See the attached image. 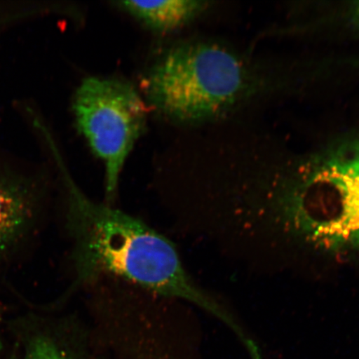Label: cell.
Instances as JSON below:
<instances>
[{"label":"cell","instance_id":"obj_5","mask_svg":"<svg viewBox=\"0 0 359 359\" xmlns=\"http://www.w3.org/2000/svg\"><path fill=\"white\" fill-rule=\"evenodd\" d=\"M112 4L148 29L163 34L189 25L208 8V2L201 0L116 1Z\"/></svg>","mask_w":359,"mask_h":359},{"label":"cell","instance_id":"obj_2","mask_svg":"<svg viewBox=\"0 0 359 359\" xmlns=\"http://www.w3.org/2000/svg\"><path fill=\"white\" fill-rule=\"evenodd\" d=\"M244 83L237 57L219 45L187 43L170 48L143 80L147 102L165 118L198 124L235 102Z\"/></svg>","mask_w":359,"mask_h":359},{"label":"cell","instance_id":"obj_6","mask_svg":"<svg viewBox=\"0 0 359 359\" xmlns=\"http://www.w3.org/2000/svg\"><path fill=\"white\" fill-rule=\"evenodd\" d=\"M24 359H74L64 345L50 334H34L27 344Z\"/></svg>","mask_w":359,"mask_h":359},{"label":"cell","instance_id":"obj_4","mask_svg":"<svg viewBox=\"0 0 359 359\" xmlns=\"http://www.w3.org/2000/svg\"><path fill=\"white\" fill-rule=\"evenodd\" d=\"M37 192L27 180L0 173V259L11 253L34 226Z\"/></svg>","mask_w":359,"mask_h":359},{"label":"cell","instance_id":"obj_1","mask_svg":"<svg viewBox=\"0 0 359 359\" xmlns=\"http://www.w3.org/2000/svg\"><path fill=\"white\" fill-rule=\"evenodd\" d=\"M65 182L74 286L118 280L222 316L221 309L188 273L172 241L141 219L89 199L67 173Z\"/></svg>","mask_w":359,"mask_h":359},{"label":"cell","instance_id":"obj_7","mask_svg":"<svg viewBox=\"0 0 359 359\" xmlns=\"http://www.w3.org/2000/svg\"><path fill=\"white\" fill-rule=\"evenodd\" d=\"M29 13L28 12H12L10 13H0V27H1L4 25L7 24V22L20 19L22 15H28Z\"/></svg>","mask_w":359,"mask_h":359},{"label":"cell","instance_id":"obj_8","mask_svg":"<svg viewBox=\"0 0 359 359\" xmlns=\"http://www.w3.org/2000/svg\"><path fill=\"white\" fill-rule=\"evenodd\" d=\"M355 13H356L357 20H358V22H359V3H358V6L356 8Z\"/></svg>","mask_w":359,"mask_h":359},{"label":"cell","instance_id":"obj_3","mask_svg":"<svg viewBox=\"0 0 359 359\" xmlns=\"http://www.w3.org/2000/svg\"><path fill=\"white\" fill-rule=\"evenodd\" d=\"M79 131L105 168L107 201L114 203L126 161L144 132V102L131 84L114 78L88 77L74 97Z\"/></svg>","mask_w":359,"mask_h":359}]
</instances>
